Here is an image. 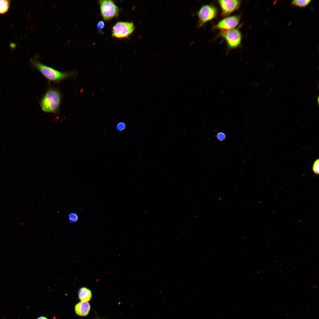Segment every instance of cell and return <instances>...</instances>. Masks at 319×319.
Segmentation results:
<instances>
[{
    "instance_id": "obj_1",
    "label": "cell",
    "mask_w": 319,
    "mask_h": 319,
    "mask_svg": "<svg viewBox=\"0 0 319 319\" xmlns=\"http://www.w3.org/2000/svg\"><path fill=\"white\" fill-rule=\"evenodd\" d=\"M31 65L38 70L45 78L49 81L57 82L75 76L77 73L71 71L63 72L56 70L41 63L38 56L36 55L31 59Z\"/></svg>"
},
{
    "instance_id": "obj_2",
    "label": "cell",
    "mask_w": 319,
    "mask_h": 319,
    "mask_svg": "<svg viewBox=\"0 0 319 319\" xmlns=\"http://www.w3.org/2000/svg\"><path fill=\"white\" fill-rule=\"evenodd\" d=\"M61 97L58 89L54 87L48 88L40 101L42 110L46 113H58Z\"/></svg>"
},
{
    "instance_id": "obj_3",
    "label": "cell",
    "mask_w": 319,
    "mask_h": 319,
    "mask_svg": "<svg viewBox=\"0 0 319 319\" xmlns=\"http://www.w3.org/2000/svg\"><path fill=\"white\" fill-rule=\"evenodd\" d=\"M135 29L132 22H118L113 27L112 35L120 39L127 38L133 32Z\"/></svg>"
},
{
    "instance_id": "obj_4",
    "label": "cell",
    "mask_w": 319,
    "mask_h": 319,
    "mask_svg": "<svg viewBox=\"0 0 319 319\" xmlns=\"http://www.w3.org/2000/svg\"><path fill=\"white\" fill-rule=\"evenodd\" d=\"M216 8L212 5H203L197 12L198 21V27H201L207 22L214 18L217 14Z\"/></svg>"
},
{
    "instance_id": "obj_5",
    "label": "cell",
    "mask_w": 319,
    "mask_h": 319,
    "mask_svg": "<svg viewBox=\"0 0 319 319\" xmlns=\"http://www.w3.org/2000/svg\"><path fill=\"white\" fill-rule=\"evenodd\" d=\"M101 15L105 20H108L117 16L119 9L113 1L110 0L99 1Z\"/></svg>"
},
{
    "instance_id": "obj_6",
    "label": "cell",
    "mask_w": 319,
    "mask_h": 319,
    "mask_svg": "<svg viewBox=\"0 0 319 319\" xmlns=\"http://www.w3.org/2000/svg\"><path fill=\"white\" fill-rule=\"evenodd\" d=\"M220 35L225 39L229 47L231 48H237L241 43L242 35L237 29L221 30Z\"/></svg>"
},
{
    "instance_id": "obj_7",
    "label": "cell",
    "mask_w": 319,
    "mask_h": 319,
    "mask_svg": "<svg viewBox=\"0 0 319 319\" xmlns=\"http://www.w3.org/2000/svg\"><path fill=\"white\" fill-rule=\"evenodd\" d=\"M223 17L228 16L239 8L241 1L238 0H221L218 1Z\"/></svg>"
},
{
    "instance_id": "obj_8",
    "label": "cell",
    "mask_w": 319,
    "mask_h": 319,
    "mask_svg": "<svg viewBox=\"0 0 319 319\" xmlns=\"http://www.w3.org/2000/svg\"><path fill=\"white\" fill-rule=\"evenodd\" d=\"M240 19V17L237 15L227 17L219 21L214 28L222 30L233 29L238 25Z\"/></svg>"
},
{
    "instance_id": "obj_9",
    "label": "cell",
    "mask_w": 319,
    "mask_h": 319,
    "mask_svg": "<svg viewBox=\"0 0 319 319\" xmlns=\"http://www.w3.org/2000/svg\"><path fill=\"white\" fill-rule=\"evenodd\" d=\"M91 306L88 302L80 301L76 304L74 307L76 314L79 316H86L89 314Z\"/></svg>"
},
{
    "instance_id": "obj_10",
    "label": "cell",
    "mask_w": 319,
    "mask_h": 319,
    "mask_svg": "<svg viewBox=\"0 0 319 319\" xmlns=\"http://www.w3.org/2000/svg\"><path fill=\"white\" fill-rule=\"evenodd\" d=\"M79 299L83 302H88L92 298V293L91 290L86 287L81 288L78 292Z\"/></svg>"
},
{
    "instance_id": "obj_11",
    "label": "cell",
    "mask_w": 319,
    "mask_h": 319,
    "mask_svg": "<svg viewBox=\"0 0 319 319\" xmlns=\"http://www.w3.org/2000/svg\"><path fill=\"white\" fill-rule=\"evenodd\" d=\"M11 1L8 0H0V14L6 13L9 10Z\"/></svg>"
},
{
    "instance_id": "obj_12",
    "label": "cell",
    "mask_w": 319,
    "mask_h": 319,
    "mask_svg": "<svg viewBox=\"0 0 319 319\" xmlns=\"http://www.w3.org/2000/svg\"><path fill=\"white\" fill-rule=\"evenodd\" d=\"M311 1L310 0H294L292 1L291 4L292 5L299 7H305L307 6Z\"/></svg>"
},
{
    "instance_id": "obj_13",
    "label": "cell",
    "mask_w": 319,
    "mask_h": 319,
    "mask_svg": "<svg viewBox=\"0 0 319 319\" xmlns=\"http://www.w3.org/2000/svg\"><path fill=\"white\" fill-rule=\"evenodd\" d=\"M78 216L77 214L74 212L70 213L69 214V219L70 223H74L78 219Z\"/></svg>"
},
{
    "instance_id": "obj_14",
    "label": "cell",
    "mask_w": 319,
    "mask_h": 319,
    "mask_svg": "<svg viewBox=\"0 0 319 319\" xmlns=\"http://www.w3.org/2000/svg\"><path fill=\"white\" fill-rule=\"evenodd\" d=\"M319 160H316L314 162L313 166V170L315 174L318 175L319 172Z\"/></svg>"
},
{
    "instance_id": "obj_15",
    "label": "cell",
    "mask_w": 319,
    "mask_h": 319,
    "mask_svg": "<svg viewBox=\"0 0 319 319\" xmlns=\"http://www.w3.org/2000/svg\"><path fill=\"white\" fill-rule=\"evenodd\" d=\"M217 139L220 141H223L226 138V136L223 132H219L217 133L215 135Z\"/></svg>"
},
{
    "instance_id": "obj_16",
    "label": "cell",
    "mask_w": 319,
    "mask_h": 319,
    "mask_svg": "<svg viewBox=\"0 0 319 319\" xmlns=\"http://www.w3.org/2000/svg\"><path fill=\"white\" fill-rule=\"evenodd\" d=\"M126 128V125L125 123L123 122H121L118 123L117 125L116 126V128L117 129L120 131H121L124 130Z\"/></svg>"
},
{
    "instance_id": "obj_17",
    "label": "cell",
    "mask_w": 319,
    "mask_h": 319,
    "mask_svg": "<svg viewBox=\"0 0 319 319\" xmlns=\"http://www.w3.org/2000/svg\"><path fill=\"white\" fill-rule=\"evenodd\" d=\"M104 23L103 21H100L98 22L97 26L99 33L100 32L101 30L104 27Z\"/></svg>"
},
{
    "instance_id": "obj_18",
    "label": "cell",
    "mask_w": 319,
    "mask_h": 319,
    "mask_svg": "<svg viewBox=\"0 0 319 319\" xmlns=\"http://www.w3.org/2000/svg\"><path fill=\"white\" fill-rule=\"evenodd\" d=\"M37 319H48L46 317L44 316H40Z\"/></svg>"
},
{
    "instance_id": "obj_19",
    "label": "cell",
    "mask_w": 319,
    "mask_h": 319,
    "mask_svg": "<svg viewBox=\"0 0 319 319\" xmlns=\"http://www.w3.org/2000/svg\"><path fill=\"white\" fill-rule=\"evenodd\" d=\"M95 319H101V318H95Z\"/></svg>"
}]
</instances>
